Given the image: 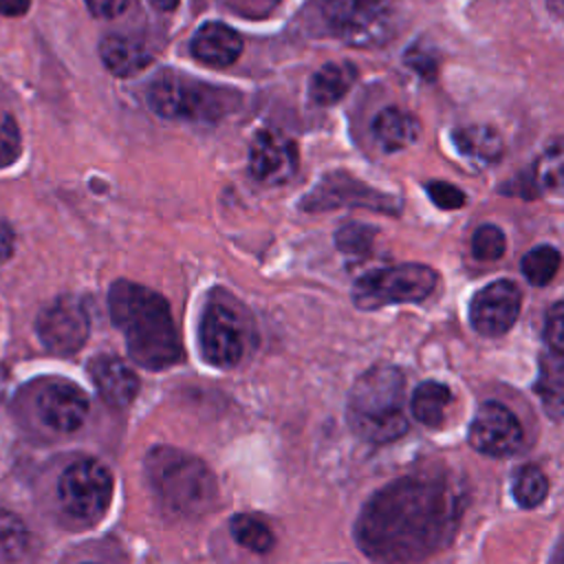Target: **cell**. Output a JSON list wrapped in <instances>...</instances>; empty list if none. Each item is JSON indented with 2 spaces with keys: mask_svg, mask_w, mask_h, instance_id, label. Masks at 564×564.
Here are the masks:
<instances>
[{
  "mask_svg": "<svg viewBox=\"0 0 564 564\" xmlns=\"http://www.w3.org/2000/svg\"><path fill=\"white\" fill-rule=\"evenodd\" d=\"M465 502L467 494L452 474L401 476L364 505L355 524V540L375 562H421L454 540Z\"/></svg>",
  "mask_w": 564,
  "mask_h": 564,
  "instance_id": "6da1fadb",
  "label": "cell"
},
{
  "mask_svg": "<svg viewBox=\"0 0 564 564\" xmlns=\"http://www.w3.org/2000/svg\"><path fill=\"white\" fill-rule=\"evenodd\" d=\"M108 308L123 333L130 357L150 370L181 359V339L165 297L143 284L117 280L108 291Z\"/></svg>",
  "mask_w": 564,
  "mask_h": 564,
  "instance_id": "7a4b0ae2",
  "label": "cell"
},
{
  "mask_svg": "<svg viewBox=\"0 0 564 564\" xmlns=\"http://www.w3.org/2000/svg\"><path fill=\"white\" fill-rule=\"evenodd\" d=\"M405 377L397 366L379 364L366 370L348 394L350 430L370 443H390L408 432L403 414Z\"/></svg>",
  "mask_w": 564,
  "mask_h": 564,
  "instance_id": "3957f363",
  "label": "cell"
},
{
  "mask_svg": "<svg viewBox=\"0 0 564 564\" xmlns=\"http://www.w3.org/2000/svg\"><path fill=\"white\" fill-rule=\"evenodd\" d=\"M148 482L159 502L185 518H198L218 502V482L209 467L181 449L154 447L145 458Z\"/></svg>",
  "mask_w": 564,
  "mask_h": 564,
  "instance_id": "277c9868",
  "label": "cell"
},
{
  "mask_svg": "<svg viewBox=\"0 0 564 564\" xmlns=\"http://www.w3.org/2000/svg\"><path fill=\"white\" fill-rule=\"evenodd\" d=\"M438 275L432 267L405 262L366 273L355 282L352 302L364 311H375L388 304L423 302L436 289Z\"/></svg>",
  "mask_w": 564,
  "mask_h": 564,
  "instance_id": "5b68a950",
  "label": "cell"
},
{
  "mask_svg": "<svg viewBox=\"0 0 564 564\" xmlns=\"http://www.w3.org/2000/svg\"><path fill=\"white\" fill-rule=\"evenodd\" d=\"M205 84H198L178 73L165 70L154 77L148 88V106L163 119L209 121L223 117L229 97Z\"/></svg>",
  "mask_w": 564,
  "mask_h": 564,
  "instance_id": "8992f818",
  "label": "cell"
},
{
  "mask_svg": "<svg viewBox=\"0 0 564 564\" xmlns=\"http://www.w3.org/2000/svg\"><path fill=\"white\" fill-rule=\"evenodd\" d=\"M326 26L350 46H381L397 31L390 0H322Z\"/></svg>",
  "mask_w": 564,
  "mask_h": 564,
  "instance_id": "52a82bcc",
  "label": "cell"
},
{
  "mask_svg": "<svg viewBox=\"0 0 564 564\" xmlns=\"http://www.w3.org/2000/svg\"><path fill=\"white\" fill-rule=\"evenodd\" d=\"M57 498L70 522L90 527L101 520L110 507L112 476L101 463L93 458H79L62 471L57 482Z\"/></svg>",
  "mask_w": 564,
  "mask_h": 564,
  "instance_id": "ba28073f",
  "label": "cell"
},
{
  "mask_svg": "<svg viewBox=\"0 0 564 564\" xmlns=\"http://www.w3.org/2000/svg\"><path fill=\"white\" fill-rule=\"evenodd\" d=\"M200 350L216 368L236 366L247 350V326L227 302L212 300L200 319Z\"/></svg>",
  "mask_w": 564,
  "mask_h": 564,
  "instance_id": "9c48e42d",
  "label": "cell"
},
{
  "mask_svg": "<svg viewBox=\"0 0 564 564\" xmlns=\"http://www.w3.org/2000/svg\"><path fill=\"white\" fill-rule=\"evenodd\" d=\"M302 207L308 212H324V209H337V207H364L381 214H399L401 200L392 194H386L381 189L366 185L364 181H357L346 172H333V174H326L315 185V189L302 200Z\"/></svg>",
  "mask_w": 564,
  "mask_h": 564,
  "instance_id": "30bf717a",
  "label": "cell"
},
{
  "mask_svg": "<svg viewBox=\"0 0 564 564\" xmlns=\"http://www.w3.org/2000/svg\"><path fill=\"white\" fill-rule=\"evenodd\" d=\"M35 330L40 341L55 355L77 352L88 337V315L79 302L59 297L37 315Z\"/></svg>",
  "mask_w": 564,
  "mask_h": 564,
  "instance_id": "8fae6325",
  "label": "cell"
},
{
  "mask_svg": "<svg viewBox=\"0 0 564 564\" xmlns=\"http://www.w3.org/2000/svg\"><path fill=\"white\" fill-rule=\"evenodd\" d=\"M469 443L480 454L509 456L520 452L524 434L511 410H507L502 403L487 401L478 408L469 425Z\"/></svg>",
  "mask_w": 564,
  "mask_h": 564,
  "instance_id": "7c38bea8",
  "label": "cell"
},
{
  "mask_svg": "<svg viewBox=\"0 0 564 564\" xmlns=\"http://www.w3.org/2000/svg\"><path fill=\"white\" fill-rule=\"evenodd\" d=\"M520 304V289L511 280H496L471 297L469 322L485 337L505 335L516 324Z\"/></svg>",
  "mask_w": 564,
  "mask_h": 564,
  "instance_id": "4fadbf2b",
  "label": "cell"
},
{
  "mask_svg": "<svg viewBox=\"0 0 564 564\" xmlns=\"http://www.w3.org/2000/svg\"><path fill=\"white\" fill-rule=\"evenodd\" d=\"M35 414L51 432H75L88 414V397L70 381H48L35 397Z\"/></svg>",
  "mask_w": 564,
  "mask_h": 564,
  "instance_id": "5bb4252c",
  "label": "cell"
},
{
  "mask_svg": "<svg viewBox=\"0 0 564 564\" xmlns=\"http://www.w3.org/2000/svg\"><path fill=\"white\" fill-rule=\"evenodd\" d=\"M249 172L264 185L286 183L297 172L295 143L275 130H260L249 150Z\"/></svg>",
  "mask_w": 564,
  "mask_h": 564,
  "instance_id": "9a60e30c",
  "label": "cell"
},
{
  "mask_svg": "<svg viewBox=\"0 0 564 564\" xmlns=\"http://www.w3.org/2000/svg\"><path fill=\"white\" fill-rule=\"evenodd\" d=\"M90 377L108 405L126 408L139 392V379L134 370L119 357L99 355L88 366Z\"/></svg>",
  "mask_w": 564,
  "mask_h": 564,
  "instance_id": "2e32d148",
  "label": "cell"
},
{
  "mask_svg": "<svg viewBox=\"0 0 564 564\" xmlns=\"http://www.w3.org/2000/svg\"><path fill=\"white\" fill-rule=\"evenodd\" d=\"M189 51L203 64L220 68L234 64L240 57L242 37L223 22H207L194 33Z\"/></svg>",
  "mask_w": 564,
  "mask_h": 564,
  "instance_id": "e0dca14e",
  "label": "cell"
},
{
  "mask_svg": "<svg viewBox=\"0 0 564 564\" xmlns=\"http://www.w3.org/2000/svg\"><path fill=\"white\" fill-rule=\"evenodd\" d=\"M99 57L104 66L117 77L137 75L152 59L150 51L141 42L126 35H106L99 44Z\"/></svg>",
  "mask_w": 564,
  "mask_h": 564,
  "instance_id": "ac0fdd59",
  "label": "cell"
},
{
  "mask_svg": "<svg viewBox=\"0 0 564 564\" xmlns=\"http://www.w3.org/2000/svg\"><path fill=\"white\" fill-rule=\"evenodd\" d=\"M535 394L553 419H564V352L549 348L540 355Z\"/></svg>",
  "mask_w": 564,
  "mask_h": 564,
  "instance_id": "d6986e66",
  "label": "cell"
},
{
  "mask_svg": "<svg viewBox=\"0 0 564 564\" xmlns=\"http://www.w3.org/2000/svg\"><path fill=\"white\" fill-rule=\"evenodd\" d=\"M419 121L401 108H383L372 121V134L386 152H397L419 139Z\"/></svg>",
  "mask_w": 564,
  "mask_h": 564,
  "instance_id": "ffe728a7",
  "label": "cell"
},
{
  "mask_svg": "<svg viewBox=\"0 0 564 564\" xmlns=\"http://www.w3.org/2000/svg\"><path fill=\"white\" fill-rule=\"evenodd\" d=\"M357 68L348 62H328L311 77L308 97L317 106H333L352 88Z\"/></svg>",
  "mask_w": 564,
  "mask_h": 564,
  "instance_id": "44dd1931",
  "label": "cell"
},
{
  "mask_svg": "<svg viewBox=\"0 0 564 564\" xmlns=\"http://www.w3.org/2000/svg\"><path fill=\"white\" fill-rule=\"evenodd\" d=\"M454 145L460 154L478 163H494L502 156V137L489 126H463L452 132Z\"/></svg>",
  "mask_w": 564,
  "mask_h": 564,
  "instance_id": "7402d4cb",
  "label": "cell"
},
{
  "mask_svg": "<svg viewBox=\"0 0 564 564\" xmlns=\"http://www.w3.org/2000/svg\"><path fill=\"white\" fill-rule=\"evenodd\" d=\"M452 403V392L438 381L421 383L412 394V414L425 425H438Z\"/></svg>",
  "mask_w": 564,
  "mask_h": 564,
  "instance_id": "603a6c76",
  "label": "cell"
},
{
  "mask_svg": "<svg viewBox=\"0 0 564 564\" xmlns=\"http://www.w3.org/2000/svg\"><path fill=\"white\" fill-rule=\"evenodd\" d=\"M533 183L551 194L564 192V141L551 143L533 165Z\"/></svg>",
  "mask_w": 564,
  "mask_h": 564,
  "instance_id": "cb8c5ba5",
  "label": "cell"
},
{
  "mask_svg": "<svg viewBox=\"0 0 564 564\" xmlns=\"http://www.w3.org/2000/svg\"><path fill=\"white\" fill-rule=\"evenodd\" d=\"M29 529L11 511L0 509V562L11 564L24 557L29 549Z\"/></svg>",
  "mask_w": 564,
  "mask_h": 564,
  "instance_id": "d4e9b609",
  "label": "cell"
},
{
  "mask_svg": "<svg viewBox=\"0 0 564 564\" xmlns=\"http://www.w3.org/2000/svg\"><path fill=\"white\" fill-rule=\"evenodd\" d=\"M560 260L562 258L555 247H551V245L533 247L522 258V273L533 286H544L555 278V273L560 269Z\"/></svg>",
  "mask_w": 564,
  "mask_h": 564,
  "instance_id": "484cf974",
  "label": "cell"
},
{
  "mask_svg": "<svg viewBox=\"0 0 564 564\" xmlns=\"http://www.w3.org/2000/svg\"><path fill=\"white\" fill-rule=\"evenodd\" d=\"M229 531L238 544L256 553H267L273 544V533L269 531V527L249 513L234 516L229 522Z\"/></svg>",
  "mask_w": 564,
  "mask_h": 564,
  "instance_id": "4316f807",
  "label": "cell"
},
{
  "mask_svg": "<svg viewBox=\"0 0 564 564\" xmlns=\"http://www.w3.org/2000/svg\"><path fill=\"white\" fill-rule=\"evenodd\" d=\"M546 491H549V480L540 467L524 465L516 471L513 498L520 507L524 509L538 507L546 498Z\"/></svg>",
  "mask_w": 564,
  "mask_h": 564,
  "instance_id": "83f0119b",
  "label": "cell"
},
{
  "mask_svg": "<svg viewBox=\"0 0 564 564\" xmlns=\"http://www.w3.org/2000/svg\"><path fill=\"white\" fill-rule=\"evenodd\" d=\"M507 249V240L500 227L480 225L471 236V253L478 260H498Z\"/></svg>",
  "mask_w": 564,
  "mask_h": 564,
  "instance_id": "f1b7e54d",
  "label": "cell"
},
{
  "mask_svg": "<svg viewBox=\"0 0 564 564\" xmlns=\"http://www.w3.org/2000/svg\"><path fill=\"white\" fill-rule=\"evenodd\" d=\"M372 240H375V229L368 227V225H359V223L344 225L335 234L337 249L344 251V253H352V256L366 253L372 247Z\"/></svg>",
  "mask_w": 564,
  "mask_h": 564,
  "instance_id": "f546056e",
  "label": "cell"
},
{
  "mask_svg": "<svg viewBox=\"0 0 564 564\" xmlns=\"http://www.w3.org/2000/svg\"><path fill=\"white\" fill-rule=\"evenodd\" d=\"M22 152V137L15 119L7 112H0V170L18 161Z\"/></svg>",
  "mask_w": 564,
  "mask_h": 564,
  "instance_id": "4dcf8cb0",
  "label": "cell"
},
{
  "mask_svg": "<svg viewBox=\"0 0 564 564\" xmlns=\"http://www.w3.org/2000/svg\"><path fill=\"white\" fill-rule=\"evenodd\" d=\"M405 66H410L419 77L432 82L438 73V59L432 53V48L423 46V42H414L405 53H403Z\"/></svg>",
  "mask_w": 564,
  "mask_h": 564,
  "instance_id": "1f68e13d",
  "label": "cell"
},
{
  "mask_svg": "<svg viewBox=\"0 0 564 564\" xmlns=\"http://www.w3.org/2000/svg\"><path fill=\"white\" fill-rule=\"evenodd\" d=\"M425 192L430 200L441 209H458L465 205V194L447 181H427Z\"/></svg>",
  "mask_w": 564,
  "mask_h": 564,
  "instance_id": "d6a6232c",
  "label": "cell"
},
{
  "mask_svg": "<svg viewBox=\"0 0 564 564\" xmlns=\"http://www.w3.org/2000/svg\"><path fill=\"white\" fill-rule=\"evenodd\" d=\"M544 335H546V341L551 344L553 350L564 352V302H557L546 313Z\"/></svg>",
  "mask_w": 564,
  "mask_h": 564,
  "instance_id": "836d02e7",
  "label": "cell"
},
{
  "mask_svg": "<svg viewBox=\"0 0 564 564\" xmlns=\"http://www.w3.org/2000/svg\"><path fill=\"white\" fill-rule=\"evenodd\" d=\"M88 11L97 18H117L126 11L128 0H84Z\"/></svg>",
  "mask_w": 564,
  "mask_h": 564,
  "instance_id": "e575fe53",
  "label": "cell"
},
{
  "mask_svg": "<svg viewBox=\"0 0 564 564\" xmlns=\"http://www.w3.org/2000/svg\"><path fill=\"white\" fill-rule=\"evenodd\" d=\"M13 245H15L13 229H11L7 223H0V262H4V260L11 258Z\"/></svg>",
  "mask_w": 564,
  "mask_h": 564,
  "instance_id": "d590c367",
  "label": "cell"
},
{
  "mask_svg": "<svg viewBox=\"0 0 564 564\" xmlns=\"http://www.w3.org/2000/svg\"><path fill=\"white\" fill-rule=\"evenodd\" d=\"M31 7V0H0V15L18 18L24 15Z\"/></svg>",
  "mask_w": 564,
  "mask_h": 564,
  "instance_id": "8d00e7d4",
  "label": "cell"
},
{
  "mask_svg": "<svg viewBox=\"0 0 564 564\" xmlns=\"http://www.w3.org/2000/svg\"><path fill=\"white\" fill-rule=\"evenodd\" d=\"M544 2H546V7H549L555 15L564 18V0H544Z\"/></svg>",
  "mask_w": 564,
  "mask_h": 564,
  "instance_id": "74e56055",
  "label": "cell"
},
{
  "mask_svg": "<svg viewBox=\"0 0 564 564\" xmlns=\"http://www.w3.org/2000/svg\"><path fill=\"white\" fill-rule=\"evenodd\" d=\"M156 9H161V11H172L176 4H178V0H150Z\"/></svg>",
  "mask_w": 564,
  "mask_h": 564,
  "instance_id": "f35d334b",
  "label": "cell"
},
{
  "mask_svg": "<svg viewBox=\"0 0 564 564\" xmlns=\"http://www.w3.org/2000/svg\"><path fill=\"white\" fill-rule=\"evenodd\" d=\"M551 564H564V540L555 546V551L551 555Z\"/></svg>",
  "mask_w": 564,
  "mask_h": 564,
  "instance_id": "ab89813d",
  "label": "cell"
},
{
  "mask_svg": "<svg viewBox=\"0 0 564 564\" xmlns=\"http://www.w3.org/2000/svg\"><path fill=\"white\" fill-rule=\"evenodd\" d=\"M271 2H278V0H271Z\"/></svg>",
  "mask_w": 564,
  "mask_h": 564,
  "instance_id": "60d3db41",
  "label": "cell"
}]
</instances>
